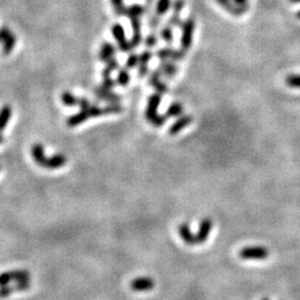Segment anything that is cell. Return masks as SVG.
I'll return each instance as SVG.
<instances>
[{
  "instance_id": "cell-1",
  "label": "cell",
  "mask_w": 300,
  "mask_h": 300,
  "mask_svg": "<svg viewBox=\"0 0 300 300\" xmlns=\"http://www.w3.org/2000/svg\"><path fill=\"white\" fill-rule=\"evenodd\" d=\"M160 99H162V97H160V94H158V92L150 96L146 109V119L156 128H160L163 125H165L167 119L166 116H160L157 112L158 107L160 105Z\"/></svg>"
},
{
  "instance_id": "cell-2",
  "label": "cell",
  "mask_w": 300,
  "mask_h": 300,
  "mask_svg": "<svg viewBox=\"0 0 300 300\" xmlns=\"http://www.w3.org/2000/svg\"><path fill=\"white\" fill-rule=\"evenodd\" d=\"M182 27V38H180V45L182 49L187 51L193 45V36L195 32V20L194 18H187L180 25Z\"/></svg>"
},
{
  "instance_id": "cell-3",
  "label": "cell",
  "mask_w": 300,
  "mask_h": 300,
  "mask_svg": "<svg viewBox=\"0 0 300 300\" xmlns=\"http://www.w3.org/2000/svg\"><path fill=\"white\" fill-rule=\"evenodd\" d=\"M30 273L27 270H10L0 273V286H6L10 282L29 280Z\"/></svg>"
},
{
  "instance_id": "cell-4",
  "label": "cell",
  "mask_w": 300,
  "mask_h": 300,
  "mask_svg": "<svg viewBox=\"0 0 300 300\" xmlns=\"http://www.w3.org/2000/svg\"><path fill=\"white\" fill-rule=\"evenodd\" d=\"M269 256V250L265 247H246L239 251V257L242 259H266Z\"/></svg>"
},
{
  "instance_id": "cell-5",
  "label": "cell",
  "mask_w": 300,
  "mask_h": 300,
  "mask_svg": "<svg viewBox=\"0 0 300 300\" xmlns=\"http://www.w3.org/2000/svg\"><path fill=\"white\" fill-rule=\"evenodd\" d=\"M111 33L115 37L118 47L122 51H130L132 48V46L130 44V41H128L126 38V34H125V29H123L122 26L120 24H115L111 28Z\"/></svg>"
},
{
  "instance_id": "cell-6",
  "label": "cell",
  "mask_w": 300,
  "mask_h": 300,
  "mask_svg": "<svg viewBox=\"0 0 300 300\" xmlns=\"http://www.w3.org/2000/svg\"><path fill=\"white\" fill-rule=\"evenodd\" d=\"M0 43H3V53L9 55L16 45V36L10 32L9 28H0Z\"/></svg>"
},
{
  "instance_id": "cell-7",
  "label": "cell",
  "mask_w": 300,
  "mask_h": 300,
  "mask_svg": "<svg viewBox=\"0 0 300 300\" xmlns=\"http://www.w3.org/2000/svg\"><path fill=\"white\" fill-rule=\"evenodd\" d=\"M211 229H213V221L209 218H204L200 221L199 228L197 234H196V240H197V245H201L207 240V238L209 237Z\"/></svg>"
},
{
  "instance_id": "cell-8",
  "label": "cell",
  "mask_w": 300,
  "mask_h": 300,
  "mask_svg": "<svg viewBox=\"0 0 300 300\" xmlns=\"http://www.w3.org/2000/svg\"><path fill=\"white\" fill-rule=\"evenodd\" d=\"M154 286H155V282L153 279L149 277L137 278V279H134V280H132L130 283L131 290L137 291V292L149 291V290H152Z\"/></svg>"
},
{
  "instance_id": "cell-9",
  "label": "cell",
  "mask_w": 300,
  "mask_h": 300,
  "mask_svg": "<svg viewBox=\"0 0 300 300\" xmlns=\"http://www.w3.org/2000/svg\"><path fill=\"white\" fill-rule=\"evenodd\" d=\"M216 2L229 14L234 15V16H240V15L245 14L248 7H249L248 5H246V6H237L234 0H216Z\"/></svg>"
},
{
  "instance_id": "cell-10",
  "label": "cell",
  "mask_w": 300,
  "mask_h": 300,
  "mask_svg": "<svg viewBox=\"0 0 300 300\" xmlns=\"http://www.w3.org/2000/svg\"><path fill=\"white\" fill-rule=\"evenodd\" d=\"M193 122V117L188 116V115H185V116H180V118H178L177 120H176L170 128L168 129V133L170 136H176V134L179 133L184 129L189 126L190 123Z\"/></svg>"
},
{
  "instance_id": "cell-11",
  "label": "cell",
  "mask_w": 300,
  "mask_h": 300,
  "mask_svg": "<svg viewBox=\"0 0 300 300\" xmlns=\"http://www.w3.org/2000/svg\"><path fill=\"white\" fill-rule=\"evenodd\" d=\"M130 23L132 26V38L130 40V44L132 46V48L138 47L140 43L142 41V36H141V23H140V18L139 17H134L130 18Z\"/></svg>"
},
{
  "instance_id": "cell-12",
  "label": "cell",
  "mask_w": 300,
  "mask_h": 300,
  "mask_svg": "<svg viewBox=\"0 0 300 300\" xmlns=\"http://www.w3.org/2000/svg\"><path fill=\"white\" fill-rule=\"evenodd\" d=\"M95 95L97 96L98 99L107 101V102H110V103H118L119 101L121 100V97H119L118 95L115 94V92H112L111 90L105 89V88L101 87V86L96 88Z\"/></svg>"
},
{
  "instance_id": "cell-13",
  "label": "cell",
  "mask_w": 300,
  "mask_h": 300,
  "mask_svg": "<svg viewBox=\"0 0 300 300\" xmlns=\"http://www.w3.org/2000/svg\"><path fill=\"white\" fill-rule=\"evenodd\" d=\"M67 163V157L64 154H56L54 156L46 159L43 168L46 169H58L65 166Z\"/></svg>"
},
{
  "instance_id": "cell-14",
  "label": "cell",
  "mask_w": 300,
  "mask_h": 300,
  "mask_svg": "<svg viewBox=\"0 0 300 300\" xmlns=\"http://www.w3.org/2000/svg\"><path fill=\"white\" fill-rule=\"evenodd\" d=\"M160 76H162L160 70L159 69L155 70L149 77V84L152 85V87L158 92V94L162 95V94H166L168 91V88L162 80H160Z\"/></svg>"
},
{
  "instance_id": "cell-15",
  "label": "cell",
  "mask_w": 300,
  "mask_h": 300,
  "mask_svg": "<svg viewBox=\"0 0 300 300\" xmlns=\"http://www.w3.org/2000/svg\"><path fill=\"white\" fill-rule=\"evenodd\" d=\"M90 113H89V109L87 110H80L78 113H76V115H72L70 116L68 119H67V126L70 127V128H74L81 125V123H84L85 121H87L88 119H90Z\"/></svg>"
},
{
  "instance_id": "cell-16",
  "label": "cell",
  "mask_w": 300,
  "mask_h": 300,
  "mask_svg": "<svg viewBox=\"0 0 300 300\" xmlns=\"http://www.w3.org/2000/svg\"><path fill=\"white\" fill-rule=\"evenodd\" d=\"M178 234H179L180 238H182V239L185 241L186 245H188V246L197 245L196 235H193V232H191L188 224H186V222L178 227Z\"/></svg>"
},
{
  "instance_id": "cell-17",
  "label": "cell",
  "mask_w": 300,
  "mask_h": 300,
  "mask_svg": "<svg viewBox=\"0 0 300 300\" xmlns=\"http://www.w3.org/2000/svg\"><path fill=\"white\" fill-rule=\"evenodd\" d=\"M116 54L115 46L110 43H105L101 45L100 51H99V59L103 63H108L110 59L113 58V56Z\"/></svg>"
},
{
  "instance_id": "cell-18",
  "label": "cell",
  "mask_w": 300,
  "mask_h": 300,
  "mask_svg": "<svg viewBox=\"0 0 300 300\" xmlns=\"http://www.w3.org/2000/svg\"><path fill=\"white\" fill-rule=\"evenodd\" d=\"M32 156L35 160V163L38 165V166L43 167L44 164L46 162L47 157L45 156V150L41 143H35L32 147Z\"/></svg>"
},
{
  "instance_id": "cell-19",
  "label": "cell",
  "mask_w": 300,
  "mask_h": 300,
  "mask_svg": "<svg viewBox=\"0 0 300 300\" xmlns=\"http://www.w3.org/2000/svg\"><path fill=\"white\" fill-rule=\"evenodd\" d=\"M159 70L162 72V75L166 76L167 78H173V77H175V75L177 74L178 68L173 61L164 60L159 65Z\"/></svg>"
},
{
  "instance_id": "cell-20",
  "label": "cell",
  "mask_w": 300,
  "mask_h": 300,
  "mask_svg": "<svg viewBox=\"0 0 300 300\" xmlns=\"http://www.w3.org/2000/svg\"><path fill=\"white\" fill-rule=\"evenodd\" d=\"M144 13H146V7L139 4H133L131 6L126 7L125 12H123V16H127L128 18H140Z\"/></svg>"
},
{
  "instance_id": "cell-21",
  "label": "cell",
  "mask_w": 300,
  "mask_h": 300,
  "mask_svg": "<svg viewBox=\"0 0 300 300\" xmlns=\"http://www.w3.org/2000/svg\"><path fill=\"white\" fill-rule=\"evenodd\" d=\"M10 117H12V108L8 105L3 106L2 109H0V133L6 129Z\"/></svg>"
},
{
  "instance_id": "cell-22",
  "label": "cell",
  "mask_w": 300,
  "mask_h": 300,
  "mask_svg": "<svg viewBox=\"0 0 300 300\" xmlns=\"http://www.w3.org/2000/svg\"><path fill=\"white\" fill-rule=\"evenodd\" d=\"M184 112V107L182 103L179 102H173L172 105L168 107V109L166 111V116L167 118H176L182 116Z\"/></svg>"
},
{
  "instance_id": "cell-23",
  "label": "cell",
  "mask_w": 300,
  "mask_h": 300,
  "mask_svg": "<svg viewBox=\"0 0 300 300\" xmlns=\"http://www.w3.org/2000/svg\"><path fill=\"white\" fill-rule=\"evenodd\" d=\"M61 102L64 103L67 107H74L76 105H78V100L79 98H77L75 95H72L70 91H64L61 94Z\"/></svg>"
},
{
  "instance_id": "cell-24",
  "label": "cell",
  "mask_w": 300,
  "mask_h": 300,
  "mask_svg": "<svg viewBox=\"0 0 300 300\" xmlns=\"http://www.w3.org/2000/svg\"><path fill=\"white\" fill-rule=\"evenodd\" d=\"M117 85L125 87L129 84L130 81V74L127 71V69H120L119 70V74L117 77Z\"/></svg>"
},
{
  "instance_id": "cell-25",
  "label": "cell",
  "mask_w": 300,
  "mask_h": 300,
  "mask_svg": "<svg viewBox=\"0 0 300 300\" xmlns=\"http://www.w3.org/2000/svg\"><path fill=\"white\" fill-rule=\"evenodd\" d=\"M118 67H119L118 61H117L115 58L110 59V60L107 63V65H106V67H105V69H103L102 72H101V75H102L103 78H105V77H110L111 72H112L113 70H116V69L118 68Z\"/></svg>"
},
{
  "instance_id": "cell-26",
  "label": "cell",
  "mask_w": 300,
  "mask_h": 300,
  "mask_svg": "<svg viewBox=\"0 0 300 300\" xmlns=\"http://www.w3.org/2000/svg\"><path fill=\"white\" fill-rule=\"evenodd\" d=\"M160 37L165 41V43L167 44H172L173 40H174V33H173V29H172V26H166V27H164L162 29V32H160Z\"/></svg>"
},
{
  "instance_id": "cell-27",
  "label": "cell",
  "mask_w": 300,
  "mask_h": 300,
  "mask_svg": "<svg viewBox=\"0 0 300 300\" xmlns=\"http://www.w3.org/2000/svg\"><path fill=\"white\" fill-rule=\"evenodd\" d=\"M170 7V0H158L156 5V14L158 16L165 15Z\"/></svg>"
},
{
  "instance_id": "cell-28",
  "label": "cell",
  "mask_w": 300,
  "mask_h": 300,
  "mask_svg": "<svg viewBox=\"0 0 300 300\" xmlns=\"http://www.w3.org/2000/svg\"><path fill=\"white\" fill-rule=\"evenodd\" d=\"M174 50L173 48H169V47H166V48H162L159 49L157 51V57L158 58L164 61V60H168L170 59L172 60V57H173V54H174Z\"/></svg>"
},
{
  "instance_id": "cell-29",
  "label": "cell",
  "mask_w": 300,
  "mask_h": 300,
  "mask_svg": "<svg viewBox=\"0 0 300 300\" xmlns=\"http://www.w3.org/2000/svg\"><path fill=\"white\" fill-rule=\"evenodd\" d=\"M286 85L291 88H300V75H289L286 77Z\"/></svg>"
},
{
  "instance_id": "cell-30",
  "label": "cell",
  "mask_w": 300,
  "mask_h": 300,
  "mask_svg": "<svg viewBox=\"0 0 300 300\" xmlns=\"http://www.w3.org/2000/svg\"><path fill=\"white\" fill-rule=\"evenodd\" d=\"M113 9H115V13L118 16H123V12H125L126 6L123 4V0H110Z\"/></svg>"
},
{
  "instance_id": "cell-31",
  "label": "cell",
  "mask_w": 300,
  "mask_h": 300,
  "mask_svg": "<svg viewBox=\"0 0 300 300\" xmlns=\"http://www.w3.org/2000/svg\"><path fill=\"white\" fill-rule=\"evenodd\" d=\"M138 66H139V55L131 54L128 57V59L126 61V68L132 69V68H136Z\"/></svg>"
},
{
  "instance_id": "cell-32",
  "label": "cell",
  "mask_w": 300,
  "mask_h": 300,
  "mask_svg": "<svg viewBox=\"0 0 300 300\" xmlns=\"http://www.w3.org/2000/svg\"><path fill=\"white\" fill-rule=\"evenodd\" d=\"M152 53L149 50L143 51L139 55V66H148V63L152 59Z\"/></svg>"
},
{
  "instance_id": "cell-33",
  "label": "cell",
  "mask_w": 300,
  "mask_h": 300,
  "mask_svg": "<svg viewBox=\"0 0 300 300\" xmlns=\"http://www.w3.org/2000/svg\"><path fill=\"white\" fill-rule=\"evenodd\" d=\"M13 292H15L13 286H0V298H8Z\"/></svg>"
},
{
  "instance_id": "cell-34",
  "label": "cell",
  "mask_w": 300,
  "mask_h": 300,
  "mask_svg": "<svg viewBox=\"0 0 300 300\" xmlns=\"http://www.w3.org/2000/svg\"><path fill=\"white\" fill-rule=\"evenodd\" d=\"M116 85H117V81L111 79V77H105L102 80L101 87H103L105 89H108V90H112V88Z\"/></svg>"
},
{
  "instance_id": "cell-35",
  "label": "cell",
  "mask_w": 300,
  "mask_h": 300,
  "mask_svg": "<svg viewBox=\"0 0 300 300\" xmlns=\"http://www.w3.org/2000/svg\"><path fill=\"white\" fill-rule=\"evenodd\" d=\"M157 43H158V38H157V35L155 34H150L149 36H147V38L144 39V44H146V46L149 48L155 47V46L157 45Z\"/></svg>"
},
{
  "instance_id": "cell-36",
  "label": "cell",
  "mask_w": 300,
  "mask_h": 300,
  "mask_svg": "<svg viewBox=\"0 0 300 300\" xmlns=\"http://www.w3.org/2000/svg\"><path fill=\"white\" fill-rule=\"evenodd\" d=\"M184 7H185V0H175L173 4V12H174L173 14L179 15L182 13Z\"/></svg>"
},
{
  "instance_id": "cell-37",
  "label": "cell",
  "mask_w": 300,
  "mask_h": 300,
  "mask_svg": "<svg viewBox=\"0 0 300 300\" xmlns=\"http://www.w3.org/2000/svg\"><path fill=\"white\" fill-rule=\"evenodd\" d=\"M78 106L80 107V110H87L92 106L90 101L87 99V98H79L78 100Z\"/></svg>"
},
{
  "instance_id": "cell-38",
  "label": "cell",
  "mask_w": 300,
  "mask_h": 300,
  "mask_svg": "<svg viewBox=\"0 0 300 300\" xmlns=\"http://www.w3.org/2000/svg\"><path fill=\"white\" fill-rule=\"evenodd\" d=\"M159 23H160V20H159L158 15L156 14V15H155V16H153L152 18H150V22H149L150 28H152V29L157 28V27H158V25H159Z\"/></svg>"
},
{
  "instance_id": "cell-39",
  "label": "cell",
  "mask_w": 300,
  "mask_h": 300,
  "mask_svg": "<svg viewBox=\"0 0 300 300\" xmlns=\"http://www.w3.org/2000/svg\"><path fill=\"white\" fill-rule=\"evenodd\" d=\"M234 3L237 6H246L248 5V0H234Z\"/></svg>"
},
{
  "instance_id": "cell-40",
  "label": "cell",
  "mask_w": 300,
  "mask_h": 300,
  "mask_svg": "<svg viewBox=\"0 0 300 300\" xmlns=\"http://www.w3.org/2000/svg\"><path fill=\"white\" fill-rule=\"evenodd\" d=\"M3 142H4V138H3L2 134H0V144H2Z\"/></svg>"
},
{
  "instance_id": "cell-41",
  "label": "cell",
  "mask_w": 300,
  "mask_h": 300,
  "mask_svg": "<svg viewBox=\"0 0 300 300\" xmlns=\"http://www.w3.org/2000/svg\"><path fill=\"white\" fill-rule=\"evenodd\" d=\"M147 2H148V4H150V3H152V2H153V0H147Z\"/></svg>"
},
{
  "instance_id": "cell-42",
  "label": "cell",
  "mask_w": 300,
  "mask_h": 300,
  "mask_svg": "<svg viewBox=\"0 0 300 300\" xmlns=\"http://www.w3.org/2000/svg\"><path fill=\"white\" fill-rule=\"evenodd\" d=\"M262 300H269V299H267V298H265V299H262Z\"/></svg>"
}]
</instances>
